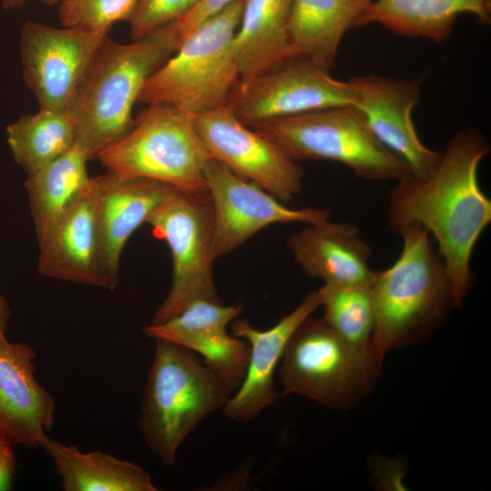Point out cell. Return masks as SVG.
<instances>
[{
  "mask_svg": "<svg viewBox=\"0 0 491 491\" xmlns=\"http://www.w3.org/2000/svg\"><path fill=\"white\" fill-rule=\"evenodd\" d=\"M489 151L479 132H460L426 178L406 176L390 193L392 229L398 234L416 225L430 234L446 266L456 307L463 305L470 289L473 252L491 222V200L481 189L477 175Z\"/></svg>",
  "mask_w": 491,
  "mask_h": 491,
  "instance_id": "obj_1",
  "label": "cell"
},
{
  "mask_svg": "<svg viewBox=\"0 0 491 491\" xmlns=\"http://www.w3.org/2000/svg\"><path fill=\"white\" fill-rule=\"evenodd\" d=\"M175 22L129 44L108 35L92 59L69 106L75 143L89 160L132 127V109L146 80L177 49Z\"/></svg>",
  "mask_w": 491,
  "mask_h": 491,
  "instance_id": "obj_2",
  "label": "cell"
},
{
  "mask_svg": "<svg viewBox=\"0 0 491 491\" xmlns=\"http://www.w3.org/2000/svg\"><path fill=\"white\" fill-rule=\"evenodd\" d=\"M398 234L400 256L376 272L369 287L375 311L371 352L380 364L390 349L427 335L454 306L447 272L430 234L416 225Z\"/></svg>",
  "mask_w": 491,
  "mask_h": 491,
  "instance_id": "obj_3",
  "label": "cell"
},
{
  "mask_svg": "<svg viewBox=\"0 0 491 491\" xmlns=\"http://www.w3.org/2000/svg\"><path fill=\"white\" fill-rule=\"evenodd\" d=\"M155 342L139 428L150 450L171 466L187 436L233 393L191 350L165 339Z\"/></svg>",
  "mask_w": 491,
  "mask_h": 491,
  "instance_id": "obj_4",
  "label": "cell"
},
{
  "mask_svg": "<svg viewBox=\"0 0 491 491\" xmlns=\"http://www.w3.org/2000/svg\"><path fill=\"white\" fill-rule=\"evenodd\" d=\"M245 0H235L181 41L145 83L138 101L163 104L192 115L226 104L241 78L234 37Z\"/></svg>",
  "mask_w": 491,
  "mask_h": 491,
  "instance_id": "obj_5",
  "label": "cell"
},
{
  "mask_svg": "<svg viewBox=\"0 0 491 491\" xmlns=\"http://www.w3.org/2000/svg\"><path fill=\"white\" fill-rule=\"evenodd\" d=\"M210 158L195 130L194 115L152 104L96 159L108 172L122 177L150 179L183 192L205 194L204 172Z\"/></svg>",
  "mask_w": 491,
  "mask_h": 491,
  "instance_id": "obj_6",
  "label": "cell"
},
{
  "mask_svg": "<svg viewBox=\"0 0 491 491\" xmlns=\"http://www.w3.org/2000/svg\"><path fill=\"white\" fill-rule=\"evenodd\" d=\"M249 127L296 162L335 161L372 181L413 175L408 165L376 137L354 105L270 119Z\"/></svg>",
  "mask_w": 491,
  "mask_h": 491,
  "instance_id": "obj_7",
  "label": "cell"
},
{
  "mask_svg": "<svg viewBox=\"0 0 491 491\" xmlns=\"http://www.w3.org/2000/svg\"><path fill=\"white\" fill-rule=\"evenodd\" d=\"M278 366L282 395L346 410L370 392L382 365L348 345L322 317L310 316L289 338Z\"/></svg>",
  "mask_w": 491,
  "mask_h": 491,
  "instance_id": "obj_8",
  "label": "cell"
},
{
  "mask_svg": "<svg viewBox=\"0 0 491 491\" xmlns=\"http://www.w3.org/2000/svg\"><path fill=\"white\" fill-rule=\"evenodd\" d=\"M153 235L164 240L172 257L169 292L151 324L165 322L198 300L221 302L213 279V208L207 193L175 190L146 219Z\"/></svg>",
  "mask_w": 491,
  "mask_h": 491,
  "instance_id": "obj_9",
  "label": "cell"
},
{
  "mask_svg": "<svg viewBox=\"0 0 491 491\" xmlns=\"http://www.w3.org/2000/svg\"><path fill=\"white\" fill-rule=\"evenodd\" d=\"M356 91L350 81L293 56L256 75L242 77L226 105L246 125L307 112L353 105Z\"/></svg>",
  "mask_w": 491,
  "mask_h": 491,
  "instance_id": "obj_10",
  "label": "cell"
},
{
  "mask_svg": "<svg viewBox=\"0 0 491 491\" xmlns=\"http://www.w3.org/2000/svg\"><path fill=\"white\" fill-rule=\"evenodd\" d=\"M195 130L212 158L284 204L302 189L304 170L276 143L241 122L228 105L194 115Z\"/></svg>",
  "mask_w": 491,
  "mask_h": 491,
  "instance_id": "obj_11",
  "label": "cell"
},
{
  "mask_svg": "<svg viewBox=\"0 0 491 491\" xmlns=\"http://www.w3.org/2000/svg\"><path fill=\"white\" fill-rule=\"evenodd\" d=\"M109 29L56 28L27 21L21 30L26 85L40 108L69 109L75 92Z\"/></svg>",
  "mask_w": 491,
  "mask_h": 491,
  "instance_id": "obj_12",
  "label": "cell"
},
{
  "mask_svg": "<svg viewBox=\"0 0 491 491\" xmlns=\"http://www.w3.org/2000/svg\"><path fill=\"white\" fill-rule=\"evenodd\" d=\"M204 174L213 208L216 259L234 252L268 225L297 222L314 225L330 219L329 209L286 206L276 197L212 157Z\"/></svg>",
  "mask_w": 491,
  "mask_h": 491,
  "instance_id": "obj_13",
  "label": "cell"
},
{
  "mask_svg": "<svg viewBox=\"0 0 491 491\" xmlns=\"http://www.w3.org/2000/svg\"><path fill=\"white\" fill-rule=\"evenodd\" d=\"M425 78L426 75L412 80L369 75L349 80L356 91L353 105L376 137L401 157L417 179L426 178L442 155L421 142L412 120Z\"/></svg>",
  "mask_w": 491,
  "mask_h": 491,
  "instance_id": "obj_14",
  "label": "cell"
},
{
  "mask_svg": "<svg viewBox=\"0 0 491 491\" xmlns=\"http://www.w3.org/2000/svg\"><path fill=\"white\" fill-rule=\"evenodd\" d=\"M95 267L98 286L114 291L119 281L120 258L131 235L164 200L173 186L145 178L122 177L111 172L95 176Z\"/></svg>",
  "mask_w": 491,
  "mask_h": 491,
  "instance_id": "obj_15",
  "label": "cell"
},
{
  "mask_svg": "<svg viewBox=\"0 0 491 491\" xmlns=\"http://www.w3.org/2000/svg\"><path fill=\"white\" fill-rule=\"evenodd\" d=\"M241 304L198 300L167 321L143 328L145 336L165 339L199 354L205 366L230 389L245 379L249 361L248 343L230 336L226 327L242 312Z\"/></svg>",
  "mask_w": 491,
  "mask_h": 491,
  "instance_id": "obj_16",
  "label": "cell"
},
{
  "mask_svg": "<svg viewBox=\"0 0 491 491\" xmlns=\"http://www.w3.org/2000/svg\"><path fill=\"white\" fill-rule=\"evenodd\" d=\"M320 306L317 290L267 330L256 329L246 319L234 320L233 336L248 343L250 355L244 381L223 407L229 419L247 423L276 401L274 374L283 351L296 328Z\"/></svg>",
  "mask_w": 491,
  "mask_h": 491,
  "instance_id": "obj_17",
  "label": "cell"
},
{
  "mask_svg": "<svg viewBox=\"0 0 491 491\" xmlns=\"http://www.w3.org/2000/svg\"><path fill=\"white\" fill-rule=\"evenodd\" d=\"M35 350L25 343L10 342L0 330V428L15 446L40 447L51 430L55 403L36 380Z\"/></svg>",
  "mask_w": 491,
  "mask_h": 491,
  "instance_id": "obj_18",
  "label": "cell"
},
{
  "mask_svg": "<svg viewBox=\"0 0 491 491\" xmlns=\"http://www.w3.org/2000/svg\"><path fill=\"white\" fill-rule=\"evenodd\" d=\"M96 200V184L95 178L90 177L38 243L37 272L41 276L98 286L95 267Z\"/></svg>",
  "mask_w": 491,
  "mask_h": 491,
  "instance_id": "obj_19",
  "label": "cell"
},
{
  "mask_svg": "<svg viewBox=\"0 0 491 491\" xmlns=\"http://www.w3.org/2000/svg\"><path fill=\"white\" fill-rule=\"evenodd\" d=\"M288 247L298 266L324 284L370 286L376 275L368 260L371 250L358 229L330 219L308 225L288 238Z\"/></svg>",
  "mask_w": 491,
  "mask_h": 491,
  "instance_id": "obj_20",
  "label": "cell"
},
{
  "mask_svg": "<svg viewBox=\"0 0 491 491\" xmlns=\"http://www.w3.org/2000/svg\"><path fill=\"white\" fill-rule=\"evenodd\" d=\"M372 0H292L288 38L293 56L326 69L334 65L340 42L361 26Z\"/></svg>",
  "mask_w": 491,
  "mask_h": 491,
  "instance_id": "obj_21",
  "label": "cell"
},
{
  "mask_svg": "<svg viewBox=\"0 0 491 491\" xmlns=\"http://www.w3.org/2000/svg\"><path fill=\"white\" fill-rule=\"evenodd\" d=\"M461 15L486 25L491 19V0H372L361 26L378 24L400 35L444 42Z\"/></svg>",
  "mask_w": 491,
  "mask_h": 491,
  "instance_id": "obj_22",
  "label": "cell"
},
{
  "mask_svg": "<svg viewBox=\"0 0 491 491\" xmlns=\"http://www.w3.org/2000/svg\"><path fill=\"white\" fill-rule=\"evenodd\" d=\"M40 447L52 459L65 491H157L149 473L100 450L82 452L45 434Z\"/></svg>",
  "mask_w": 491,
  "mask_h": 491,
  "instance_id": "obj_23",
  "label": "cell"
},
{
  "mask_svg": "<svg viewBox=\"0 0 491 491\" xmlns=\"http://www.w3.org/2000/svg\"><path fill=\"white\" fill-rule=\"evenodd\" d=\"M292 0H245L234 37L242 77L263 72L293 57L288 24Z\"/></svg>",
  "mask_w": 491,
  "mask_h": 491,
  "instance_id": "obj_24",
  "label": "cell"
},
{
  "mask_svg": "<svg viewBox=\"0 0 491 491\" xmlns=\"http://www.w3.org/2000/svg\"><path fill=\"white\" fill-rule=\"evenodd\" d=\"M85 152L76 143L45 166L27 174L30 214L39 243L53 227L66 205L88 183Z\"/></svg>",
  "mask_w": 491,
  "mask_h": 491,
  "instance_id": "obj_25",
  "label": "cell"
},
{
  "mask_svg": "<svg viewBox=\"0 0 491 491\" xmlns=\"http://www.w3.org/2000/svg\"><path fill=\"white\" fill-rule=\"evenodd\" d=\"M7 143L15 162L32 173L67 152L75 143L69 109L40 108L6 128Z\"/></svg>",
  "mask_w": 491,
  "mask_h": 491,
  "instance_id": "obj_26",
  "label": "cell"
},
{
  "mask_svg": "<svg viewBox=\"0 0 491 491\" xmlns=\"http://www.w3.org/2000/svg\"><path fill=\"white\" fill-rule=\"evenodd\" d=\"M369 287L324 284L318 292L326 324L356 351L374 357L375 311Z\"/></svg>",
  "mask_w": 491,
  "mask_h": 491,
  "instance_id": "obj_27",
  "label": "cell"
},
{
  "mask_svg": "<svg viewBox=\"0 0 491 491\" xmlns=\"http://www.w3.org/2000/svg\"><path fill=\"white\" fill-rule=\"evenodd\" d=\"M138 0H63L58 17L66 27L109 29L119 21H129Z\"/></svg>",
  "mask_w": 491,
  "mask_h": 491,
  "instance_id": "obj_28",
  "label": "cell"
},
{
  "mask_svg": "<svg viewBox=\"0 0 491 491\" xmlns=\"http://www.w3.org/2000/svg\"><path fill=\"white\" fill-rule=\"evenodd\" d=\"M201 0H138L129 19L133 40L142 38L192 11Z\"/></svg>",
  "mask_w": 491,
  "mask_h": 491,
  "instance_id": "obj_29",
  "label": "cell"
},
{
  "mask_svg": "<svg viewBox=\"0 0 491 491\" xmlns=\"http://www.w3.org/2000/svg\"><path fill=\"white\" fill-rule=\"evenodd\" d=\"M235 0H201L187 15L175 22L180 42L203 22L214 16Z\"/></svg>",
  "mask_w": 491,
  "mask_h": 491,
  "instance_id": "obj_30",
  "label": "cell"
},
{
  "mask_svg": "<svg viewBox=\"0 0 491 491\" xmlns=\"http://www.w3.org/2000/svg\"><path fill=\"white\" fill-rule=\"evenodd\" d=\"M14 446L7 434L0 428V491L12 488L17 467Z\"/></svg>",
  "mask_w": 491,
  "mask_h": 491,
  "instance_id": "obj_31",
  "label": "cell"
},
{
  "mask_svg": "<svg viewBox=\"0 0 491 491\" xmlns=\"http://www.w3.org/2000/svg\"><path fill=\"white\" fill-rule=\"evenodd\" d=\"M11 317V310L7 301L0 294V330L5 331Z\"/></svg>",
  "mask_w": 491,
  "mask_h": 491,
  "instance_id": "obj_32",
  "label": "cell"
},
{
  "mask_svg": "<svg viewBox=\"0 0 491 491\" xmlns=\"http://www.w3.org/2000/svg\"><path fill=\"white\" fill-rule=\"evenodd\" d=\"M27 0H2L5 10H17L24 6Z\"/></svg>",
  "mask_w": 491,
  "mask_h": 491,
  "instance_id": "obj_33",
  "label": "cell"
},
{
  "mask_svg": "<svg viewBox=\"0 0 491 491\" xmlns=\"http://www.w3.org/2000/svg\"><path fill=\"white\" fill-rule=\"evenodd\" d=\"M63 0H41V2L46 5H54L60 4Z\"/></svg>",
  "mask_w": 491,
  "mask_h": 491,
  "instance_id": "obj_34",
  "label": "cell"
}]
</instances>
